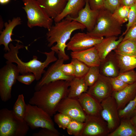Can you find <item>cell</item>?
I'll return each mask as SVG.
<instances>
[{"instance_id":"obj_1","label":"cell","mask_w":136,"mask_h":136,"mask_svg":"<svg viewBox=\"0 0 136 136\" xmlns=\"http://www.w3.org/2000/svg\"><path fill=\"white\" fill-rule=\"evenodd\" d=\"M70 81L59 80L44 85L34 93L29 104L37 106L52 116L59 102L67 96Z\"/></svg>"},{"instance_id":"obj_2","label":"cell","mask_w":136,"mask_h":136,"mask_svg":"<svg viewBox=\"0 0 136 136\" xmlns=\"http://www.w3.org/2000/svg\"><path fill=\"white\" fill-rule=\"evenodd\" d=\"M85 27L81 23L72 20L67 16L60 21L55 23L48 30L46 38L48 46L51 47L55 43L56 44L51 48L58 54V58H62L64 61L68 60L69 57L65 52L67 41L70 39L71 35L74 31L83 30Z\"/></svg>"},{"instance_id":"obj_3","label":"cell","mask_w":136,"mask_h":136,"mask_svg":"<svg viewBox=\"0 0 136 136\" xmlns=\"http://www.w3.org/2000/svg\"><path fill=\"white\" fill-rule=\"evenodd\" d=\"M19 42H17L15 46L10 43L9 47L10 50L4 54V57L7 61L16 63L19 73L24 74L28 73H31L35 75L36 80L41 79L42 75L45 72V69L51 63L55 62L58 59L55 56V52L51 50L49 52H41L46 55V58L44 62L39 60L37 56L33 55L32 59L28 62L23 61L18 57V54L19 49H23L24 45L20 44Z\"/></svg>"},{"instance_id":"obj_4","label":"cell","mask_w":136,"mask_h":136,"mask_svg":"<svg viewBox=\"0 0 136 136\" xmlns=\"http://www.w3.org/2000/svg\"><path fill=\"white\" fill-rule=\"evenodd\" d=\"M112 13L104 9L99 10L94 27L86 33L99 37H117L121 33V24L113 17Z\"/></svg>"},{"instance_id":"obj_5","label":"cell","mask_w":136,"mask_h":136,"mask_svg":"<svg viewBox=\"0 0 136 136\" xmlns=\"http://www.w3.org/2000/svg\"><path fill=\"white\" fill-rule=\"evenodd\" d=\"M29 128L24 120L15 117L12 110L4 108L0 110V136H24Z\"/></svg>"},{"instance_id":"obj_6","label":"cell","mask_w":136,"mask_h":136,"mask_svg":"<svg viewBox=\"0 0 136 136\" xmlns=\"http://www.w3.org/2000/svg\"><path fill=\"white\" fill-rule=\"evenodd\" d=\"M22 7L27 14V25L30 28L35 26L44 27L49 30L52 26L53 19L45 14L36 0H22Z\"/></svg>"},{"instance_id":"obj_7","label":"cell","mask_w":136,"mask_h":136,"mask_svg":"<svg viewBox=\"0 0 136 136\" xmlns=\"http://www.w3.org/2000/svg\"><path fill=\"white\" fill-rule=\"evenodd\" d=\"M51 116L41 108L35 105L27 104L24 120L32 129L46 128L58 132L55 128Z\"/></svg>"},{"instance_id":"obj_8","label":"cell","mask_w":136,"mask_h":136,"mask_svg":"<svg viewBox=\"0 0 136 136\" xmlns=\"http://www.w3.org/2000/svg\"><path fill=\"white\" fill-rule=\"evenodd\" d=\"M6 63L0 70V96L4 102L11 99L12 87L19 74L17 65L7 61Z\"/></svg>"},{"instance_id":"obj_9","label":"cell","mask_w":136,"mask_h":136,"mask_svg":"<svg viewBox=\"0 0 136 136\" xmlns=\"http://www.w3.org/2000/svg\"><path fill=\"white\" fill-rule=\"evenodd\" d=\"M102 109L101 116L107 123L110 133L119 126L120 122L115 99L112 95L101 102Z\"/></svg>"},{"instance_id":"obj_10","label":"cell","mask_w":136,"mask_h":136,"mask_svg":"<svg viewBox=\"0 0 136 136\" xmlns=\"http://www.w3.org/2000/svg\"><path fill=\"white\" fill-rule=\"evenodd\" d=\"M56 112L68 115L72 119L84 122L86 115L77 98L66 97L62 99L57 105Z\"/></svg>"},{"instance_id":"obj_11","label":"cell","mask_w":136,"mask_h":136,"mask_svg":"<svg viewBox=\"0 0 136 136\" xmlns=\"http://www.w3.org/2000/svg\"><path fill=\"white\" fill-rule=\"evenodd\" d=\"M64 61L63 58H58L49 67L35 86V91L39 90L43 85L49 83L59 80L70 81L74 77L66 75L61 71L60 67Z\"/></svg>"},{"instance_id":"obj_12","label":"cell","mask_w":136,"mask_h":136,"mask_svg":"<svg viewBox=\"0 0 136 136\" xmlns=\"http://www.w3.org/2000/svg\"><path fill=\"white\" fill-rule=\"evenodd\" d=\"M104 37H99L78 32L75 34L67 44V49L72 52L79 51L94 47L100 42Z\"/></svg>"},{"instance_id":"obj_13","label":"cell","mask_w":136,"mask_h":136,"mask_svg":"<svg viewBox=\"0 0 136 136\" xmlns=\"http://www.w3.org/2000/svg\"><path fill=\"white\" fill-rule=\"evenodd\" d=\"M80 136H108L110 133L107 122L101 116L86 115Z\"/></svg>"},{"instance_id":"obj_14","label":"cell","mask_w":136,"mask_h":136,"mask_svg":"<svg viewBox=\"0 0 136 136\" xmlns=\"http://www.w3.org/2000/svg\"><path fill=\"white\" fill-rule=\"evenodd\" d=\"M113 92L109 78L101 74L96 82L89 87L87 92L100 103L112 95Z\"/></svg>"},{"instance_id":"obj_15","label":"cell","mask_w":136,"mask_h":136,"mask_svg":"<svg viewBox=\"0 0 136 136\" xmlns=\"http://www.w3.org/2000/svg\"><path fill=\"white\" fill-rule=\"evenodd\" d=\"M99 12V10L92 9L88 0H86L85 6L79 12L76 17L73 18L69 15L67 16L72 20L76 21L83 25L87 32H89L94 27Z\"/></svg>"},{"instance_id":"obj_16","label":"cell","mask_w":136,"mask_h":136,"mask_svg":"<svg viewBox=\"0 0 136 136\" xmlns=\"http://www.w3.org/2000/svg\"><path fill=\"white\" fill-rule=\"evenodd\" d=\"M78 99L86 115L101 116V103L87 92L82 94Z\"/></svg>"},{"instance_id":"obj_17","label":"cell","mask_w":136,"mask_h":136,"mask_svg":"<svg viewBox=\"0 0 136 136\" xmlns=\"http://www.w3.org/2000/svg\"><path fill=\"white\" fill-rule=\"evenodd\" d=\"M67 0H37L39 6L49 17L54 19L63 11Z\"/></svg>"},{"instance_id":"obj_18","label":"cell","mask_w":136,"mask_h":136,"mask_svg":"<svg viewBox=\"0 0 136 136\" xmlns=\"http://www.w3.org/2000/svg\"><path fill=\"white\" fill-rule=\"evenodd\" d=\"M72 58H75L83 62L89 67L99 66L101 61L95 46L71 53Z\"/></svg>"},{"instance_id":"obj_19","label":"cell","mask_w":136,"mask_h":136,"mask_svg":"<svg viewBox=\"0 0 136 136\" xmlns=\"http://www.w3.org/2000/svg\"><path fill=\"white\" fill-rule=\"evenodd\" d=\"M123 37L121 36L118 39L117 37L115 36L105 37L95 46L101 62L105 60L113 50L117 48Z\"/></svg>"},{"instance_id":"obj_20","label":"cell","mask_w":136,"mask_h":136,"mask_svg":"<svg viewBox=\"0 0 136 136\" xmlns=\"http://www.w3.org/2000/svg\"><path fill=\"white\" fill-rule=\"evenodd\" d=\"M136 95V82L129 84L122 90L113 92L112 95L116 101L118 110L124 108Z\"/></svg>"},{"instance_id":"obj_21","label":"cell","mask_w":136,"mask_h":136,"mask_svg":"<svg viewBox=\"0 0 136 136\" xmlns=\"http://www.w3.org/2000/svg\"><path fill=\"white\" fill-rule=\"evenodd\" d=\"M21 19L20 17L14 18L12 20H9L8 22L4 23L5 29L0 32V45H3L4 50L6 52L9 51L10 49L9 45L13 41L11 38L13 35L12 32L14 28L17 26L21 24Z\"/></svg>"},{"instance_id":"obj_22","label":"cell","mask_w":136,"mask_h":136,"mask_svg":"<svg viewBox=\"0 0 136 136\" xmlns=\"http://www.w3.org/2000/svg\"><path fill=\"white\" fill-rule=\"evenodd\" d=\"M86 0H67L62 12L54 20L55 23L59 22L68 15L74 18L78 16L79 12L85 6Z\"/></svg>"},{"instance_id":"obj_23","label":"cell","mask_w":136,"mask_h":136,"mask_svg":"<svg viewBox=\"0 0 136 136\" xmlns=\"http://www.w3.org/2000/svg\"><path fill=\"white\" fill-rule=\"evenodd\" d=\"M100 74L106 77H116L119 74V69L115 55L108 56L99 66Z\"/></svg>"},{"instance_id":"obj_24","label":"cell","mask_w":136,"mask_h":136,"mask_svg":"<svg viewBox=\"0 0 136 136\" xmlns=\"http://www.w3.org/2000/svg\"><path fill=\"white\" fill-rule=\"evenodd\" d=\"M88 87L85 83L84 77H74L70 81L67 97L77 98L83 93L86 92Z\"/></svg>"},{"instance_id":"obj_25","label":"cell","mask_w":136,"mask_h":136,"mask_svg":"<svg viewBox=\"0 0 136 136\" xmlns=\"http://www.w3.org/2000/svg\"><path fill=\"white\" fill-rule=\"evenodd\" d=\"M119 126L108 136H136V128L130 119H122Z\"/></svg>"},{"instance_id":"obj_26","label":"cell","mask_w":136,"mask_h":136,"mask_svg":"<svg viewBox=\"0 0 136 136\" xmlns=\"http://www.w3.org/2000/svg\"><path fill=\"white\" fill-rule=\"evenodd\" d=\"M120 73L136 68V55H124L115 53Z\"/></svg>"},{"instance_id":"obj_27","label":"cell","mask_w":136,"mask_h":136,"mask_svg":"<svg viewBox=\"0 0 136 136\" xmlns=\"http://www.w3.org/2000/svg\"><path fill=\"white\" fill-rule=\"evenodd\" d=\"M114 51L116 54L136 55V40L129 39L122 40Z\"/></svg>"},{"instance_id":"obj_28","label":"cell","mask_w":136,"mask_h":136,"mask_svg":"<svg viewBox=\"0 0 136 136\" xmlns=\"http://www.w3.org/2000/svg\"><path fill=\"white\" fill-rule=\"evenodd\" d=\"M26 105L22 94L18 95L12 110L13 113L18 119L23 121L26 110Z\"/></svg>"},{"instance_id":"obj_29","label":"cell","mask_w":136,"mask_h":136,"mask_svg":"<svg viewBox=\"0 0 136 136\" xmlns=\"http://www.w3.org/2000/svg\"><path fill=\"white\" fill-rule=\"evenodd\" d=\"M130 7L121 5L112 14L114 18L121 24L128 21Z\"/></svg>"},{"instance_id":"obj_30","label":"cell","mask_w":136,"mask_h":136,"mask_svg":"<svg viewBox=\"0 0 136 136\" xmlns=\"http://www.w3.org/2000/svg\"><path fill=\"white\" fill-rule=\"evenodd\" d=\"M100 75L99 66L90 67L84 79L86 84L90 87L96 82Z\"/></svg>"},{"instance_id":"obj_31","label":"cell","mask_w":136,"mask_h":136,"mask_svg":"<svg viewBox=\"0 0 136 136\" xmlns=\"http://www.w3.org/2000/svg\"><path fill=\"white\" fill-rule=\"evenodd\" d=\"M71 62L75 66V77H84L88 71L90 67L76 58H72Z\"/></svg>"},{"instance_id":"obj_32","label":"cell","mask_w":136,"mask_h":136,"mask_svg":"<svg viewBox=\"0 0 136 136\" xmlns=\"http://www.w3.org/2000/svg\"><path fill=\"white\" fill-rule=\"evenodd\" d=\"M136 108V95L134 98L123 109L118 110L119 117L121 119H130Z\"/></svg>"},{"instance_id":"obj_33","label":"cell","mask_w":136,"mask_h":136,"mask_svg":"<svg viewBox=\"0 0 136 136\" xmlns=\"http://www.w3.org/2000/svg\"><path fill=\"white\" fill-rule=\"evenodd\" d=\"M84 125V122L72 119L66 128L67 132L70 135L80 136Z\"/></svg>"},{"instance_id":"obj_34","label":"cell","mask_w":136,"mask_h":136,"mask_svg":"<svg viewBox=\"0 0 136 136\" xmlns=\"http://www.w3.org/2000/svg\"><path fill=\"white\" fill-rule=\"evenodd\" d=\"M72 119L66 115L59 112L54 116L55 122L59 127L64 130L66 129Z\"/></svg>"},{"instance_id":"obj_35","label":"cell","mask_w":136,"mask_h":136,"mask_svg":"<svg viewBox=\"0 0 136 136\" xmlns=\"http://www.w3.org/2000/svg\"><path fill=\"white\" fill-rule=\"evenodd\" d=\"M117 77L128 84H131L136 82V72L133 70L120 73Z\"/></svg>"},{"instance_id":"obj_36","label":"cell","mask_w":136,"mask_h":136,"mask_svg":"<svg viewBox=\"0 0 136 136\" xmlns=\"http://www.w3.org/2000/svg\"><path fill=\"white\" fill-rule=\"evenodd\" d=\"M109 79L113 92L121 91L124 89L129 85L117 77L109 78Z\"/></svg>"},{"instance_id":"obj_37","label":"cell","mask_w":136,"mask_h":136,"mask_svg":"<svg viewBox=\"0 0 136 136\" xmlns=\"http://www.w3.org/2000/svg\"><path fill=\"white\" fill-rule=\"evenodd\" d=\"M128 22L126 24V29L121 36L125 35L130 27L136 21V5L130 7L128 19Z\"/></svg>"},{"instance_id":"obj_38","label":"cell","mask_w":136,"mask_h":136,"mask_svg":"<svg viewBox=\"0 0 136 136\" xmlns=\"http://www.w3.org/2000/svg\"><path fill=\"white\" fill-rule=\"evenodd\" d=\"M121 5L120 0H104L103 9L113 13Z\"/></svg>"},{"instance_id":"obj_39","label":"cell","mask_w":136,"mask_h":136,"mask_svg":"<svg viewBox=\"0 0 136 136\" xmlns=\"http://www.w3.org/2000/svg\"><path fill=\"white\" fill-rule=\"evenodd\" d=\"M35 80H36L35 76L31 73L19 75L17 78V80L19 82L26 85L31 84Z\"/></svg>"},{"instance_id":"obj_40","label":"cell","mask_w":136,"mask_h":136,"mask_svg":"<svg viewBox=\"0 0 136 136\" xmlns=\"http://www.w3.org/2000/svg\"><path fill=\"white\" fill-rule=\"evenodd\" d=\"M61 135L59 132L46 128H43L39 132L32 134L33 136H59Z\"/></svg>"},{"instance_id":"obj_41","label":"cell","mask_w":136,"mask_h":136,"mask_svg":"<svg viewBox=\"0 0 136 136\" xmlns=\"http://www.w3.org/2000/svg\"><path fill=\"white\" fill-rule=\"evenodd\" d=\"M60 69L65 75L75 77V67L71 62L66 64H63L60 67Z\"/></svg>"},{"instance_id":"obj_42","label":"cell","mask_w":136,"mask_h":136,"mask_svg":"<svg viewBox=\"0 0 136 136\" xmlns=\"http://www.w3.org/2000/svg\"><path fill=\"white\" fill-rule=\"evenodd\" d=\"M129 39L136 40V21L129 28L122 40Z\"/></svg>"},{"instance_id":"obj_43","label":"cell","mask_w":136,"mask_h":136,"mask_svg":"<svg viewBox=\"0 0 136 136\" xmlns=\"http://www.w3.org/2000/svg\"><path fill=\"white\" fill-rule=\"evenodd\" d=\"M104 0H88L89 6L92 10H99L103 9Z\"/></svg>"},{"instance_id":"obj_44","label":"cell","mask_w":136,"mask_h":136,"mask_svg":"<svg viewBox=\"0 0 136 136\" xmlns=\"http://www.w3.org/2000/svg\"><path fill=\"white\" fill-rule=\"evenodd\" d=\"M121 5L130 7L136 4V0H120Z\"/></svg>"},{"instance_id":"obj_45","label":"cell","mask_w":136,"mask_h":136,"mask_svg":"<svg viewBox=\"0 0 136 136\" xmlns=\"http://www.w3.org/2000/svg\"><path fill=\"white\" fill-rule=\"evenodd\" d=\"M130 120L136 128V108L133 111L130 119Z\"/></svg>"},{"instance_id":"obj_46","label":"cell","mask_w":136,"mask_h":136,"mask_svg":"<svg viewBox=\"0 0 136 136\" xmlns=\"http://www.w3.org/2000/svg\"><path fill=\"white\" fill-rule=\"evenodd\" d=\"M4 24V22L2 17H0V32H1L3 30Z\"/></svg>"},{"instance_id":"obj_47","label":"cell","mask_w":136,"mask_h":136,"mask_svg":"<svg viewBox=\"0 0 136 136\" xmlns=\"http://www.w3.org/2000/svg\"><path fill=\"white\" fill-rule=\"evenodd\" d=\"M11 0H0V4L1 5H4L8 3Z\"/></svg>"},{"instance_id":"obj_48","label":"cell","mask_w":136,"mask_h":136,"mask_svg":"<svg viewBox=\"0 0 136 136\" xmlns=\"http://www.w3.org/2000/svg\"><path fill=\"white\" fill-rule=\"evenodd\" d=\"M135 4L136 5V4Z\"/></svg>"}]
</instances>
